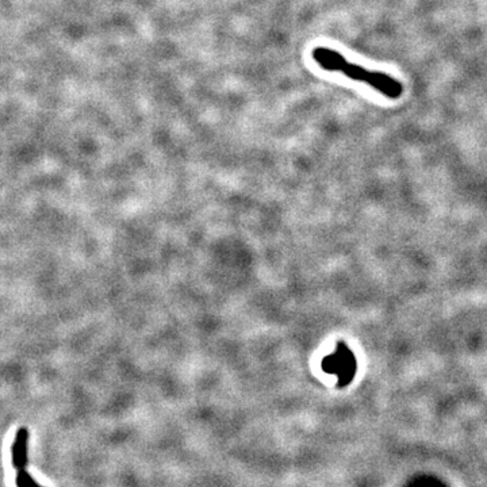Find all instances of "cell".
I'll list each match as a JSON object with an SVG mask.
<instances>
[{"label": "cell", "mask_w": 487, "mask_h": 487, "mask_svg": "<svg viewBox=\"0 0 487 487\" xmlns=\"http://www.w3.org/2000/svg\"><path fill=\"white\" fill-rule=\"evenodd\" d=\"M313 59L325 70L341 72L348 79L365 83L390 99H397L403 94L402 83H399L388 73L367 70L360 65L347 61L344 56L336 50L327 48H316L313 50Z\"/></svg>", "instance_id": "obj_1"}, {"label": "cell", "mask_w": 487, "mask_h": 487, "mask_svg": "<svg viewBox=\"0 0 487 487\" xmlns=\"http://www.w3.org/2000/svg\"><path fill=\"white\" fill-rule=\"evenodd\" d=\"M324 370L329 374H334L338 381L345 385L352 379L356 371V360L348 347L340 343L336 351L325 359Z\"/></svg>", "instance_id": "obj_2"}, {"label": "cell", "mask_w": 487, "mask_h": 487, "mask_svg": "<svg viewBox=\"0 0 487 487\" xmlns=\"http://www.w3.org/2000/svg\"><path fill=\"white\" fill-rule=\"evenodd\" d=\"M28 441H29V432L26 428H21L17 433L15 441L11 448L12 466L18 471L25 470L28 464Z\"/></svg>", "instance_id": "obj_3"}, {"label": "cell", "mask_w": 487, "mask_h": 487, "mask_svg": "<svg viewBox=\"0 0 487 487\" xmlns=\"http://www.w3.org/2000/svg\"><path fill=\"white\" fill-rule=\"evenodd\" d=\"M17 487H42L39 486L26 470L18 471L17 475Z\"/></svg>", "instance_id": "obj_4"}]
</instances>
